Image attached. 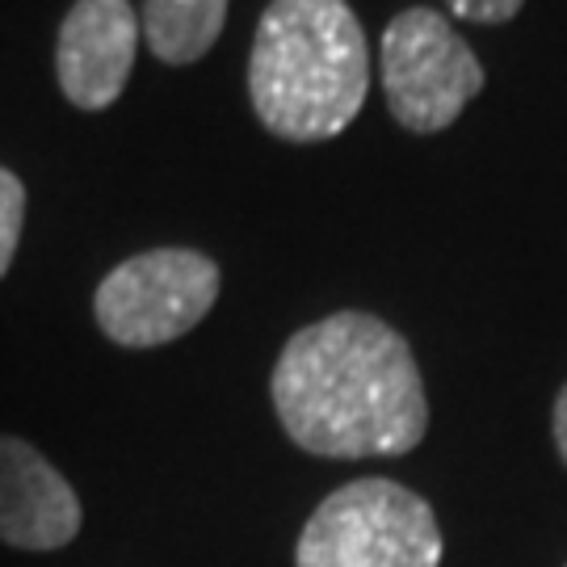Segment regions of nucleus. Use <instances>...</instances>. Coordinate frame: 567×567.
I'll list each match as a JSON object with an SVG mask.
<instances>
[{
	"label": "nucleus",
	"instance_id": "f257e3e1",
	"mask_svg": "<svg viewBox=\"0 0 567 567\" xmlns=\"http://www.w3.org/2000/svg\"><path fill=\"white\" fill-rule=\"evenodd\" d=\"M269 400L295 446L337 463L400 458L429 433L412 344L370 311H337L299 328L274 362Z\"/></svg>",
	"mask_w": 567,
	"mask_h": 567
},
{
	"label": "nucleus",
	"instance_id": "f03ea898",
	"mask_svg": "<svg viewBox=\"0 0 567 567\" xmlns=\"http://www.w3.org/2000/svg\"><path fill=\"white\" fill-rule=\"evenodd\" d=\"M370 89V51L344 0H274L248 55V97L269 135L337 140Z\"/></svg>",
	"mask_w": 567,
	"mask_h": 567
},
{
	"label": "nucleus",
	"instance_id": "7ed1b4c3",
	"mask_svg": "<svg viewBox=\"0 0 567 567\" xmlns=\"http://www.w3.org/2000/svg\"><path fill=\"white\" fill-rule=\"evenodd\" d=\"M442 526L425 496L365 475L316 505L295 543V567H442Z\"/></svg>",
	"mask_w": 567,
	"mask_h": 567
},
{
	"label": "nucleus",
	"instance_id": "20e7f679",
	"mask_svg": "<svg viewBox=\"0 0 567 567\" xmlns=\"http://www.w3.org/2000/svg\"><path fill=\"white\" fill-rule=\"evenodd\" d=\"M219 286V265L198 248H152L105 274L93 295V316L122 349H156L203 324Z\"/></svg>",
	"mask_w": 567,
	"mask_h": 567
},
{
	"label": "nucleus",
	"instance_id": "39448f33",
	"mask_svg": "<svg viewBox=\"0 0 567 567\" xmlns=\"http://www.w3.org/2000/svg\"><path fill=\"white\" fill-rule=\"evenodd\" d=\"M383 93L412 135H437L484 89V63L437 9H404L383 30Z\"/></svg>",
	"mask_w": 567,
	"mask_h": 567
},
{
	"label": "nucleus",
	"instance_id": "423d86ee",
	"mask_svg": "<svg viewBox=\"0 0 567 567\" xmlns=\"http://www.w3.org/2000/svg\"><path fill=\"white\" fill-rule=\"evenodd\" d=\"M140 18L131 0H76L55 42V76L76 110H105L122 97L135 68Z\"/></svg>",
	"mask_w": 567,
	"mask_h": 567
},
{
	"label": "nucleus",
	"instance_id": "0eeeda50",
	"mask_svg": "<svg viewBox=\"0 0 567 567\" xmlns=\"http://www.w3.org/2000/svg\"><path fill=\"white\" fill-rule=\"evenodd\" d=\"M76 487L47 454L0 433V543L18 550H60L81 534Z\"/></svg>",
	"mask_w": 567,
	"mask_h": 567
},
{
	"label": "nucleus",
	"instance_id": "6e6552de",
	"mask_svg": "<svg viewBox=\"0 0 567 567\" xmlns=\"http://www.w3.org/2000/svg\"><path fill=\"white\" fill-rule=\"evenodd\" d=\"M227 21V0H143L140 30L152 55L173 68L210 55Z\"/></svg>",
	"mask_w": 567,
	"mask_h": 567
},
{
	"label": "nucleus",
	"instance_id": "1a4fd4ad",
	"mask_svg": "<svg viewBox=\"0 0 567 567\" xmlns=\"http://www.w3.org/2000/svg\"><path fill=\"white\" fill-rule=\"evenodd\" d=\"M21 224H25V185L18 173L0 168V278L9 274V265L18 257Z\"/></svg>",
	"mask_w": 567,
	"mask_h": 567
},
{
	"label": "nucleus",
	"instance_id": "9d476101",
	"mask_svg": "<svg viewBox=\"0 0 567 567\" xmlns=\"http://www.w3.org/2000/svg\"><path fill=\"white\" fill-rule=\"evenodd\" d=\"M526 0H446V9L463 21H480V25H505L522 13Z\"/></svg>",
	"mask_w": 567,
	"mask_h": 567
},
{
	"label": "nucleus",
	"instance_id": "9b49d317",
	"mask_svg": "<svg viewBox=\"0 0 567 567\" xmlns=\"http://www.w3.org/2000/svg\"><path fill=\"white\" fill-rule=\"evenodd\" d=\"M550 433H555V450H559V458L567 466V383L564 391L555 395V412H550Z\"/></svg>",
	"mask_w": 567,
	"mask_h": 567
}]
</instances>
